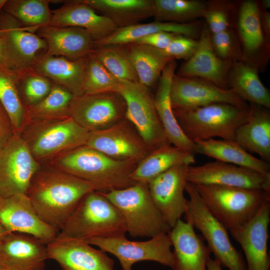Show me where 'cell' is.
I'll return each instance as SVG.
<instances>
[{"label":"cell","instance_id":"60d3db41","mask_svg":"<svg viewBox=\"0 0 270 270\" xmlns=\"http://www.w3.org/2000/svg\"><path fill=\"white\" fill-rule=\"evenodd\" d=\"M120 80L116 78L90 52L87 56L84 81V94L116 92Z\"/></svg>","mask_w":270,"mask_h":270},{"label":"cell","instance_id":"7402d4cb","mask_svg":"<svg viewBox=\"0 0 270 270\" xmlns=\"http://www.w3.org/2000/svg\"><path fill=\"white\" fill-rule=\"evenodd\" d=\"M46 246L48 259L64 270H114L113 260L86 240L56 238Z\"/></svg>","mask_w":270,"mask_h":270},{"label":"cell","instance_id":"4316f807","mask_svg":"<svg viewBox=\"0 0 270 270\" xmlns=\"http://www.w3.org/2000/svg\"><path fill=\"white\" fill-rule=\"evenodd\" d=\"M176 62H170L163 70L159 78L154 98L156 109L170 143L182 150L196 154L194 143L183 132L176 119L170 100V88L175 74Z\"/></svg>","mask_w":270,"mask_h":270},{"label":"cell","instance_id":"4dcf8cb0","mask_svg":"<svg viewBox=\"0 0 270 270\" xmlns=\"http://www.w3.org/2000/svg\"><path fill=\"white\" fill-rule=\"evenodd\" d=\"M197 22L177 23L156 21L148 24H136L117 28L111 34L94 42V47L110 44H126L134 42L140 38L157 32H168L194 39L199 38L201 29Z\"/></svg>","mask_w":270,"mask_h":270},{"label":"cell","instance_id":"681fc988","mask_svg":"<svg viewBox=\"0 0 270 270\" xmlns=\"http://www.w3.org/2000/svg\"><path fill=\"white\" fill-rule=\"evenodd\" d=\"M6 54L5 44L2 36H0V66L6 68Z\"/></svg>","mask_w":270,"mask_h":270},{"label":"cell","instance_id":"30bf717a","mask_svg":"<svg viewBox=\"0 0 270 270\" xmlns=\"http://www.w3.org/2000/svg\"><path fill=\"white\" fill-rule=\"evenodd\" d=\"M86 242L115 256L122 270H132L133 265L142 261L156 262L170 268L174 262L172 242L168 233H162L145 241L130 240L122 236L92 238Z\"/></svg>","mask_w":270,"mask_h":270},{"label":"cell","instance_id":"2e32d148","mask_svg":"<svg viewBox=\"0 0 270 270\" xmlns=\"http://www.w3.org/2000/svg\"><path fill=\"white\" fill-rule=\"evenodd\" d=\"M188 180L194 184L232 186L270 193V178L249 168L217 160L190 166Z\"/></svg>","mask_w":270,"mask_h":270},{"label":"cell","instance_id":"836d02e7","mask_svg":"<svg viewBox=\"0 0 270 270\" xmlns=\"http://www.w3.org/2000/svg\"><path fill=\"white\" fill-rule=\"evenodd\" d=\"M195 162L194 154L169 144L151 152L140 162L131 174L136 182L148 183L173 166Z\"/></svg>","mask_w":270,"mask_h":270},{"label":"cell","instance_id":"9c48e42d","mask_svg":"<svg viewBox=\"0 0 270 270\" xmlns=\"http://www.w3.org/2000/svg\"><path fill=\"white\" fill-rule=\"evenodd\" d=\"M118 92L126 104V119L132 124L150 152L171 144L147 87L139 82L120 80Z\"/></svg>","mask_w":270,"mask_h":270},{"label":"cell","instance_id":"bcb514c9","mask_svg":"<svg viewBox=\"0 0 270 270\" xmlns=\"http://www.w3.org/2000/svg\"><path fill=\"white\" fill-rule=\"evenodd\" d=\"M177 34L168 32H157L145 36L134 42L144 44L154 48L165 49Z\"/></svg>","mask_w":270,"mask_h":270},{"label":"cell","instance_id":"6f0895ef","mask_svg":"<svg viewBox=\"0 0 270 270\" xmlns=\"http://www.w3.org/2000/svg\"><path fill=\"white\" fill-rule=\"evenodd\" d=\"M0 270H6V269L2 268V267H0Z\"/></svg>","mask_w":270,"mask_h":270},{"label":"cell","instance_id":"74e56055","mask_svg":"<svg viewBox=\"0 0 270 270\" xmlns=\"http://www.w3.org/2000/svg\"><path fill=\"white\" fill-rule=\"evenodd\" d=\"M156 21L187 23L203 17L208 2L198 0H154Z\"/></svg>","mask_w":270,"mask_h":270},{"label":"cell","instance_id":"816d5d0a","mask_svg":"<svg viewBox=\"0 0 270 270\" xmlns=\"http://www.w3.org/2000/svg\"><path fill=\"white\" fill-rule=\"evenodd\" d=\"M261 4L260 8L264 10H268L270 8V0H262L261 1Z\"/></svg>","mask_w":270,"mask_h":270},{"label":"cell","instance_id":"3957f363","mask_svg":"<svg viewBox=\"0 0 270 270\" xmlns=\"http://www.w3.org/2000/svg\"><path fill=\"white\" fill-rule=\"evenodd\" d=\"M126 232L120 211L102 192L94 190L82 198L56 238L86 241L125 236Z\"/></svg>","mask_w":270,"mask_h":270},{"label":"cell","instance_id":"ba28073f","mask_svg":"<svg viewBox=\"0 0 270 270\" xmlns=\"http://www.w3.org/2000/svg\"><path fill=\"white\" fill-rule=\"evenodd\" d=\"M185 192L189 198L184 221L201 232L214 259L228 270H247L241 253L230 240L228 230L210 213L194 185L188 182Z\"/></svg>","mask_w":270,"mask_h":270},{"label":"cell","instance_id":"c3c4849f","mask_svg":"<svg viewBox=\"0 0 270 270\" xmlns=\"http://www.w3.org/2000/svg\"><path fill=\"white\" fill-rule=\"evenodd\" d=\"M260 5V4H259ZM260 9V20L262 28L266 39H270V13L268 10Z\"/></svg>","mask_w":270,"mask_h":270},{"label":"cell","instance_id":"6da1fadb","mask_svg":"<svg viewBox=\"0 0 270 270\" xmlns=\"http://www.w3.org/2000/svg\"><path fill=\"white\" fill-rule=\"evenodd\" d=\"M94 190L90 183L50 166L40 168L26 194L39 217L60 230L82 198Z\"/></svg>","mask_w":270,"mask_h":270},{"label":"cell","instance_id":"7c38bea8","mask_svg":"<svg viewBox=\"0 0 270 270\" xmlns=\"http://www.w3.org/2000/svg\"><path fill=\"white\" fill-rule=\"evenodd\" d=\"M40 168L21 135L14 134L0 150V196L26 194Z\"/></svg>","mask_w":270,"mask_h":270},{"label":"cell","instance_id":"52a82bcc","mask_svg":"<svg viewBox=\"0 0 270 270\" xmlns=\"http://www.w3.org/2000/svg\"><path fill=\"white\" fill-rule=\"evenodd\" d=\"M90 134L70 116L30 122L20 135L39 162L86 145Z\"/></svg>","mask_w":270,"mask_h":270},{"label":"cell","instance_id":"83f0119b","mask_svg":"<svg viewBox=\"0 0 270 270\" xmlns=\"http://www.w3.org/2000/svg\"><path fill=\"white\" fill-rule=\"evenodd\" d=\"M234 141L248 152L270 162V112L268 109L250 104L246 120L236 130Z\"/></svg>","mask_w":270,"mask_h":270},{"label":"cell","instance_id":"8d00e7d4","mask_svg":"<svg viewBox=\"0 0 270 270\" xmlns=\"http://www.w3.org/2000/svg\"><path fill=\"white\" fill-rule=\"evenodd\" d=\"M0 102L6 110L14 134L23 129L25 107L20 94L16 72L0 66Z\"/></svg>","mask_w":270,"mask_h":270},{"label":"cell","instance_id":"11a10c76","mask_svg":"<svg viewBox=\"0 0 270 270\" xmlns=\"http://www.w3.org/2000/svg\"><path fill=\"white\" fill-rule=\"evenodd\" d=\"M3 198L0 196V204H1Z\"/></svg>","mask_w":270,"mask_h":270},{"label":"cell","instance_id":"f35d334b","mask_svg":"<svg viewBox=\"0 0 270 270\" xmlns=\"http://www.w3.org/2000/svg\"><path fill=\"white\" fill-rule=\"evenodd\" d=\"M50 0H7L3 10L26 28H38L48 26L52 12Z\"/></svg>","mask_w":270,"mask_h":270},{"label":"cell","instance_id":"7bdbcfd3","mask_svg":"<svg viewBox=\"0 0 270 270\" xmlns=\"http://www.w3.org/2000/svg\"><path fill=\"white\" fill-rule=\"evenodd\" d=\"M211 43L214 52L220 59L231 62L241 60L240 44L236 32L232 28L211 34Z\"/></svg>","mask_w":270,"mask_h":270},{"label":"cell","instance_id":"680465c9","mask_svg":"<svg viewBox=\"0 0 270 270\" xmlns=\"http://www.w3.org/2000/svg\"></svg>","mask_w":270,"mask_h":270},{"label":"cell","instance_id":"f546056e","mask_svg":"<svg viewBox=\"0 0 270 270\" xmlns=\"http://www.w3.org/2000/svg\"><path fill=\"white\" fill-rule=\"evenodd\" d=\"M194 142L196 154H202L217 161L249 168L270 178V162L255 157L235 141L212 138L197 140Z\"/></svg>","mask_w":270,"mask_h":270},{"label":"cell","instance_id":"d6a6232c","mask_svg":"<svg viewBox=\"0 0 270 270\" xmlns=\"http://www.w3.org/2000/svg\"><path fill=\"white\" fill-rule=\"evenodd\" d=\"M94 10L100 12L116 24L118 28L138 24L153 16L154 0H82Z\"/></svg>","mask_w":270,"mask_h":270},{"label":"cell","instance_id":"9f6ffc18","mask_svg":"<svg viewBox=\"0 0 270 270\" xmlns=\"http://www.w3.org/2000/svg\"><path fill=\"white\" fill-rule=\"evenodd\" d=\"M2 36V32L0 30V36Z\"/></svg>","mask_w":270,"mask_h":270},{"label":"cell","instance_id":"cb8c5ba5","mask_svg":"<svg viewBox=\"0 0 270 270\" xmlns=\"http://www.w3.org/2000/svg\"><path fill=\"white\" fill-rule=\"evenodd\" d=\"M168 234L173 248L171 270H207L210 250L190 224L180 219Z\"/></svg>","mask_w":270,"mask_h":270},{"label":"cell","instance_id":"4fadbf2b","mask_svg":"<svg viewBox=\"0 0 270 270\" xmlns=\"http://www.w3.org/2000/svg\"><path fill=\"white\" fill-rule=\"evenodd\" d=\"M126 104L116 92L84 94L74 98L70 114L90 132L104 130L126 119Z\"/></svg>","mask_w":270,"mask_h":270},{"label":"cell","instance_id":"8992f818","mask_svg":"<svg viewBox=\"0 0 270 270\" xmlns=\"http://www.w3.org/2000/svg\"><path fill=\"white\" fill-rule=\"evenodd\" d=\"M102 192L122 213L126 232L132 237L151 238L170 230L152 200L148 183L136 182L123 189Z\"/></svg>","mask_w":270,"mask_h":270},{"label":"cell","instance_id":"f6af8a7d","mask_svg":"<svg viewBox=\"0 0 270 270\" xmlns=\"http://www.w3.org/2000/svg\"><path fill=\"white\" fill-rule=\"evenodd\" d=\"M198 43V40L178 34L162 50L167 56L174 60L184 59L186 60L196 52Z\"/></svg>","mask_w":270,"mask_h":270},{"label":"cell","instance_id":"7dc6e473","mask_svg":"<svg viewBox=\"0 0 270 270\" xmlns=\"http://www.w3.org/2000/svg\"><path fill=\"white\" fill-rule=\"evenodd\" d=\"M14 134L9 117L0 102V150Z\"/></svg>","mask_w":270,"mask_h":270},{"label":"cell","instance_id":"5b68a950","mask_svg":"<svg viewBox=\"0 0 270 270\" xmlns=\"http://www.w3.org/2000/svg\"><path fill=\"white\" fill-rule=\"evenodd\" d=\"M193 184L210 213L228 230L246 224L270 200V193L263 190Z\"/></svg>","mask_w":270,"mask_h":270},{"label":"cell","instance_id":"7a4b0ae2","mask_svg":"<svg viewBox=\"0 0 270 270\" xmlns=\"http://www.w3.org/2000/svg\"><path fill=\"white\" fill-rule=\"evenodd\" d=\"M49 162L51 167L90 183L100 192L123 189L136 182L131 174L137 162L113 159L86 145Z\"/></svg>","mask_w":270,"mask_h":270},{"label":"cell","instance_id":"ac0fdd59","mask_svg":"<svg viewBox=\"0 0 270 270\" xmlns=\"http://www.w3.org/2000/svg\"><path fill=\"white\" fill-rule=\"evenodd\" d=\"M270 222V200L264 202L246 224L229 230L244 252L247 270H270L268 246Z\"/></svg>","mask_w":270,"mask_h":270},{"label":"cell","instance_id":"9a60e30c","mask_svg":"<svg viewBox=\"0 0 270 270\" xmlns=\"http://www.w3.org/2000/svg\"><path fill=\"white\" fill-rule=\"evenodd\" d=\"M86 146L113 159L138 164L151 152L126 119L104 130L90 132Z\"/></svg>","mask_w":270,"mask_h":270},{"label":"cell","instance_id":"b9f144b4","mask_svg":"<svg viewBox=\"0 0 270 270\" xmlns=\"http://www.w3.org/2000/svg\"><path fill=\"white\" fill-rule=\"evenodd\" d=\"M20 97L24 107L34 105L50 92L54 82L32 70L16 72Z\"/></svg>","mask_w":270,"mask_h":270},{"label":"cell","instance_id":"603a6c76","mask_svg":"<svg viewBox=\"0 0 270 270\" xmlns=\"http://www.w3.org/2000/svg\"><path fill=\"white\" fill-rule=\"evenodd\" d=\"M198 48L193 55L180 66L178 76L196 78L229 89L228 76L232 62L218 58L211 43V32L207 25L202 27Z\"/></svg>","mask_w":270,"mask_h":270},{"label":"cell","instance_id":"8fae6325","mask_svg":"<svg viewBox=\"0 0 270 270\" xmlns=\"http://www.w3.org/2000/svg\"><path fill=\"white\" fill-rule=\"evenodd\" d=\"M6 54V68L16 72L32 70L48 51L46 41L36 32L38 28H26L2 10L0 13Z\"/></svg>","mask_w":270,"mask_h":270},{"label":"cell","instance_id":"f5cc1de1","mask_svg":"<svg viewBox=\"0 0 270 270\" xmlns=\"http://www.w3.org/2000/svg\"><path fill=\"white\" fill-rule=\"evenodd\" d=\"M8 232H8L1 224H0V238Z\"/></svg>","mask_w":270,"mask_h":270},{"label":"cell","instance_id":"ab89813d","mask_svg":"<svg viewBox=\"0 0 270 270\" xmlns=\"http://www.w3.org/2000/svg\"><path fill=\"white\" fill-rule=\"evenodd\" d=\"M91 52L116 78L138 82V79L124 44L94 47Z\"/></svg>","mask_w":270,"mask_h":270},{"label":"cell","instance_id":"d6986e66","mask_svg":"<svg viewBox=\"0 0 270 270\" xmlns=\"http://www.w3.org/2000/svg\"><path fill=\"white\" fill-rule=\"evenodd\" d=\"M259 3L255 0L243 2L238 10L236 34L242 52L241 60L258 70L268 62L270 42L261 24Z\"/></svg>","mask_w":270,"mask_h":270},{"label":"cell","instance_id":"277c9868","mask_svg":"<svg viewBox=\"0 0 270 270\" xmlns=\"http://www.w3.org/2000/svg\"><path fill=\"white\" fill-rule=\"evenodd\" d=\"M173 110L183 132L193 142L214 138L234 141L237 128L248 118L250 104L215 103Z\"/></svg>","mask_w":270,"mask_h":270},{"label":"cell","instance_id":"d590c367","mask_svg":"<svg viewBox=\"0 0 270 270\" xmlns=\"http://www.w3.org/2000/svg\"><path fill=\"white\" fill-rule=\"evenodd\" d=\"M74 98L67 88L54 84L50 92L42 100L25 107L24 126L31 122L70 117V108Z\"/></svg>","mask_w":270,"mask_h":270},{"label":"cell","instance_id":"f1b7e54d","mask_svg":"<svg viewBox=\"0 0 270 270\" xmlns=\"http://www.w3.org/2000/svg\"><path fill=\"white\" fill-rule=\"evenodd\" d=\"M87 56L72 61L62 56H43L32 68L34 72L69 90L74 98L84 94Z\"/></svg>","mask_w":270,"mask_h":270},{"label":"cell","instance_id":"ffe728a7","mask_svg":"<svg viewBox=\"0 0 270 270\" xmlns=\"http://www.w3.org/2000/svg\"><path fill=\"white\" fill-rule=\"evenodd\" d=\"M0 224L9 232L32 236L46 244L55 240L60 232L39 217L26 194L3 198Z\"/></svg>","mask_w":270,"mask_h":270},{"label":"cell","instance_id":"484cf974","mask_svg":"<svg viewBox=\"0 0 270 270\" xmlns=\"http://www.w3.org/2000/svg\"><path fill=\"white\" fill-rule=\"evenodd\" d=\"M48 44L47 54L74 61L86 57L94 48L93 38L85 29L76 26H42L36 32Z\"/></svg>","mask_w":270,"mask_h":270},{"label":"cell","instance_id":"e575fe53","mask_svg":"<svg viewBox=\"0 0 270 270\" xmlns=\"http://www.w3.org/2000/svg\"><path fill=\"white\" fill-rule=\"evenodd\" d=\"M138 79L148 88L160 78L166 66L174 60L162 50L136 42L124 44Z\"/></svg>","mask_w":270,"mask_h":270},{"label":"cell","instance_id":"1f68e13d","mask_svg":"<svg viewBox=\"0 0 270 270\" xmlns=\"http://www.w3.org/2000/svg\"><path fill=\"white\" fill-rule=\"evenodd\" d=\"M258 71L242 60L232 62L228 76V88L246 102L270 109V94Z\"/></svg>","mask_w":270,"mask_h":270},{"label":"cell","instance_id":"db71d44e","mask_svg":"<svg viewBox=\"0 0 270 270\" xmlns=\"http://www.w3.org/2000/svg\"><path fill=\"white\" fill-rule=\"evenodd\" d=\"M7 0H0V13L3 10L4 6Z\"/></svg>","mask_w":270,"mask_h":270},{"label":"cell","instance_id":"e0dca14e","mask_svg":"<svg viewBox=\"0 0 270 270\" xmlns=\"http://www.w3.org/2000/svg\"><path fill=\"white\" fill-rule=\"evenodd\" d=\"M173 110L194 108L215 103L248 105L232 89H224L212 83L196 78L174 74L170 88Z\"/></svg>","mask_w":270,"mask_h":270},{"label":"cell","instance_id":"44dd1931","mask_svg":"<svg viewBox=\"0 0 270 270\" xmlns=\"http://www.w3.org/2000/svg\"><path fill=\"white\" fill-rule=\"evenodd\" d=\"M46 245L33 236L10 232L0 238V266L6 270H45Z\"/></svg>","mask_w":270,"mask_h":270},{"label":"cell","instance_id":"f907efd6","mask_svg":"<svg viewBox=\"0 0 270 270\" xmlns=\"http://www.w3.org/2000/svg\"><path fill=\"white\" fill-rule=\"evenodd\" d=\"M206 268L207 270H223L222 267L219 262L214 258H211V257L207 262Z\"/></svg>","mask_w":270,"mask_h":270},{"label":"cell","instance_id":"d4e9b609","mask_svg":"<svg viewBox=\"0 0 270 270\" xmlns=\"http://www.w3.org/2000/svg\"><path fill=\"white\" fill-rule=\"evenodd\" d=\"M65 2L61 7L52 10L49 26L83 28L90 33L94 42L104 39L117 29L112 20L98 14L82 0Z\"/></svg>","mask_w":270,"mask_h":270},{"label":"cell","instance_id":"ee69618b","mask_svg":"<svg viewBox=\"0 0 270 270\" xmlns=\"http://www.w3.org/2000/svg\"><path fill=\"white\" fill-rule=\"evenodd\" d=\"M233 5L225 2H208L203 16L212 34L225 30L231 27V17Z\"/></svg>","mask_w":270,"mask_h":270},{"label":"cell","instance_id":"5bb4252c","mask_svg":"<svg viewBox=\"0 0 270 270\" xmlns=\"http://www.w3.org/2000/svg\"><path fill=\"white\" fill-rule=\"evenodd\" d=\"M190 166H175L148 183L152 200L170 229L186 210L188 199L184 192Z\"/></svg>","mask_w":270,"mask_h":270}]
</instances>
